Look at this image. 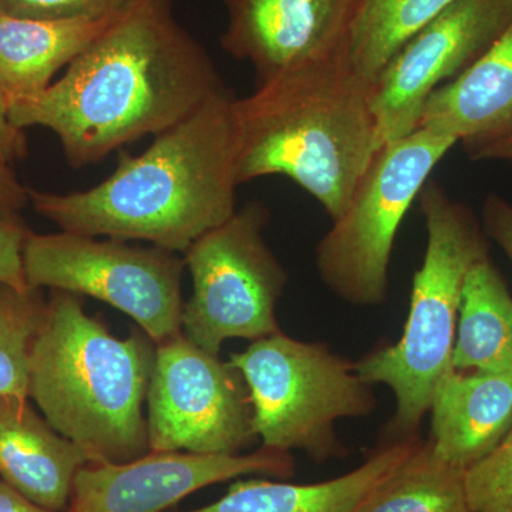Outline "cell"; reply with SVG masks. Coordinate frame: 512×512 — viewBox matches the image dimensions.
Segmentation results:
<instances>
[{
	"instance_id": "6da1fadb",
	"label": "cell",
	"mask_w": 512,
	"mask_h": 512,
	"mask_svg": "<svg viewBox=\"0 0 512 512\" xmlns=\"http://www.w3.org/2000/svg\"><path fill=\"white\" fill-rule=\"evenodd\" d=\"M225 89L171 0H137L45 92L10 100L9 116L23 130L55 133L80 170L164 133Z\"/></svg>"
},
{
	"instance_id": "7a4b0ae2",
	"label": "cell",
	"mask_w": 512,
	"mask_h": 512,
	"mask_svg": "<svg viewBox=\"0 0 512 512\" xmlns=\"http://www.w3.org/2000/svg\"><path fill=\"white\" fill-rule=\"evenodd\" d=\"M234 99L227 89L214 94L89 190L29 188V204L60 231L184 254L238 210Z\"/></svg>"
},
{
	"instance_id": "3957f363",
	"label": "cell",
	"mask_w": 512,
	"mask_h": 512,
	"mask_svg": "<svg viewBox=\"0 0 512 512\" xmlns=\"http://www.w3.org/2000/svg\"><path fill=\"white\" fill-rule=\"evenodd\" d=\"M232 109L238 184L282 175L338 220L380 148L370 83L349 49L258 83Z\"/></svg>"
},
{
	"instance_id": "277c9868",
	"label": "cell",
	"mask_w": 512,
	"mask_h": 512,
	"mask_svg": "<svg viewBox=\"0 0 512 512\" xmlns=\"http://www.w3.org/2000/svg\"><path fill=\"white\" fill-rule=\"evenodd\" d=\"M157 345L143 330L111 335L84 298L52 289L29 356V400L90 461L126 463L150 451L143 413Z\"/></svg>"
},
{
	"instance_id": "5b68a950",
	"label": "cell",
	"mask_w": 512,
	"mask_h": 512,
	"mask_svg": "<svg viewBox=\"0 0 512 512\" xmlns=\"http://www.w3.org/2000/svg\"><path fill=\"white\" fill-rule=\"evenodd\" d=\"M417 201L426 222L427 248L414 274L402 338L355 363L363 380L386 384L396 397L386 431L392 441L416 437L429 413L434 386L453 367L464 282L473 265L490 255L476 215L441 185L429 181Z\"/></svg>"
},
{
	"instance_id": "8992f818",
	"label": "cell",
	"mask_w": 512,
	"mask_h": 512,
	"mask_svg": "<svg viewBox=\"0 0 512 512\" xmlns=\"http://www.w3.org/2000/svg\"><path fill=\"white\" fill-rule=\"evenodd\" d=\"M229 362L248 384L264 447L301 450L316 463L343 457L336 421L366 417L376 409L373 384L325 343L279 332L255 340Z\"/></svg>"
},
{
	"instance_id": "52a82bcc",
	"label": "cell",
	"mask_w": 512,
	"mask_h": 512,
	"mask_svg": "<svg viewBox=\"0 0 512 512\" xmlns=\"http://www.w3.org/2000/svg\"><path fill=\"white\" fill-rule=\"evenodd\" d=\"M456 144L416 128L377 150L348 208L316 248L320 279L342 301L356 306L386 302L397 232L436 165Z\"/></svg>"
},
{
	"instance_id": "ba28073f",
	"label": "cell",
	"mask_w": 512,
	"mask_h": 512,
	"mask_svg": "<svg viewBox=\"0 0 512 512\" xmlns=\"http://www.w3.org/2000/svg\"><path fill=\"white\" fill-rule=\"evenodd\" d=\"M269 218L265 204L248 202L183 254L192 279L183 333L207 352L220 355L229 339L255 342L282 332L276 306L288 274L266 244Z\"/></svg>"
},
{
	"instance_id": "9c48e42d",
	"label": "cell",
	"mask_w": 512,
	"mask_h": 512,
	"mask_svg": "<svg viewBox=\"0 0 512 512\" xmlns=\"http://www.w3.org/2000/svg\"><path fill=\"white\" fill-rule=\"evenodd\" d=\"M30 232L23 264L29 288L90 296L126 313L156 345L183 333L184 258L120 239Z\"/></svg>"
},
{
	"instance_id": "30bf717a",
	"label": "cell",
	"mask_w": 512,
	"mask_h": 512,
	"mask_svg": "<svg viewBox=\"0 0 512 512\" xmlns=\"http://www.w3.org/2000/svg\"><path fill=\"white\" fill-rule=\"evenodd\" d=\"M146 402L150 451L241 454L259 439L242 373L184 333L158 343Z\"/></svg>"
},
{
	"instance_id": "8fae6325",
	"label": "cell",
	"mask_w": 512,
	"mask_h": 512,
	"mask_svg": "<svg viewBox=\"0 0 512 512\" xmlns=\"http://www.w3.org/2000/svg\"><path fill=\"white\" fill-rule=\"evenodd\" d=\"M512 23V0H457L410 37L370 84L380 147L413 133L434 90L484 55Z\"/></svg>"
},
{
	"instance_id": "7c38bea8",
	"label": "cell",
	"mask_w": 512,
	"mask_h": 512,
	"mask_svg": "<svg viewBox=\"0 0 512 512\" xmlns=\"http://www.w3.org/2000/svg\"><path fill=\"white\" fill-rule=\"evenodd\" d=\"M289 451L261 446L249 454L148 451L126 463L89 461L74 480L64 512H165L210 485L234 478H291Z\"/></svg>"
},
{
	"instance_id": "4fadbf2b",
	"label": "cell",
	"mask_w": 512,
	"mask_h": 512,
	"mask_svg": "<svg viewBox=\"0 0 512 512\" xmlns=\"http://www.w3.org/2000/svg\"><path fill=\"white\" fill-rule=\"evenodd\" d=\"M221 47L258 83L349 49L359 0H224Z\"/></svg>"
},
{
	"instance_id": "5bb4252c",
	"label": "cell",
	"mask_w": 512,
	"mask_h": 512,
	"mask_svg": "<svg viewBox=\"0 0 512 512\" xmlns=\"http://www.w3.org/2000/svg\"><path fill=\"white\" fill-rule=\"evenodd\" d=\"M429 412L434 454L466 473L512 429V375L451 367L434 386Z\"/></svg>"
},
{
	"instance_id": "9a60e30c",
	"label": "cell",
	"mask_w": 512,
	"mask_h": 512,
	"mask_svg": "<svg viewBox=\"0 0 512 512\" xmlns=\"http://www.w3.org/2000/svg\"><path fill=\"white\" fill-rule=\"evenodd\" d=\"M463 144L468 156L512 134V23L460 76L434 90L419 126Z\"/></svg>"
},
{
	"instance_id": "2e32d148",
	"label": "cell",
	"mask_w": 512,
	"mask_h": 512,
	"mask_svg": "<svg viewBox=\"0 0 512 512\" xmlns=\"http://www.w3.org/2000/svg\"><path fill=\"white\" fill-rule=\"evenodd\" d=\"M89 457L57 433L25 397L0 394V480L55 512L66 511Z\"/></svg>"
},
{
	"instance_id": "e0dca14e",
	"label": "cell",
	"mask_w": 512,
	"mask_h": 512,
	"mask_svg": "<svg viewBox=\"0 0 512 512\" xmlns=\"http://www.w3.org/2000/svg\"><path fill=\"white\" fill-rule=\"evenodd\" d=\"M419 443L417 437L389 441L355 470L322 483L238 480L220 500L183 512H355L366 495L402 466Z\"/></svg>"
},
{
	"instance_id": "ac0fdd59",
	"label": "cell",
	"mask_w": 512,
	"mask_h": 512,
	"mask_svg": "<svg viewBox=\"0 0 512 512\" xmlns=\"http://www.w3.org/2000/svg\"><path fill=\"white\" fill-rule=\"evenodd\" d=\"M120 13L80 19H30L0 13V89L9 101L45 92L56 74L99 39Z\"/></svg>"
},
{
	"instance_id": "d6986e66",
	"label": "cell",
	"mask_w": 512,
	"mask_h": 512,
	"mask_svg": "<svg viewBox=\"0 0 512 512\" xmlns=\"http://www.w3.org/2000/svg\"><path fill=\"white\" fill-rule=\"evenodd\" d=\"M453 367L512 375V296L490 255L473 265L464 282Z\"/></svg>"
},
{
	"instance_id": "ffe728a7",
	"label": "cell",
	"mask_w": 512,
	"mask_h": 512,
	"mask_svg": "<svg viewBox=\"0 0 512 512\" xmlns=\"http://www.w3.org/2000/svg\"><path fill=\"white\" fill-rule=\"evenodd\" d=\"M464 474L437 457L429 441H420L355 512H471Z\"/></svg>"
},
{
	"instance_id": "44dd1931",
	"label": "cell",
	"mask_w": 512,
	"mask_h": 512,
	"mask_svg": "<svg viewBox=\"0 0 512 512\" xmlns=\"http://www.w3.org/2000/svg\"><path fill=\"white\" fill-rule=\"evenodd\" d=\"M457 0H359L349 37V57L372 84L386 63L420 29Z\"/></svg>"
},
{
	"instance_id": "7402d4cb",
	"label": "cell",
	"mask_w": 512,
	"mask_h": 512,
	"mask_svg": "<svg viewBox=\"0 0 512 512\" xmlns=\"http://www.w3.org/2000/svg\"><path fill=\"white\" fill-rule=\"evenodd\" d=\"M40 289L0 282V394L29 399V356L45 313Z\"/></svg>"
},
{
	"instance_id": "603a6c76",
	"label": "cell",
	"mask_w": 512,
	"mask_h": 512,
	"mask_svg": "<svg viewBox=\"0 0 512 512\" xmlns=\"http://www.w3.org/2000/svg\"><path fill=\"white\" fill-rule=\"evenodd\" d=\"M471 512H512V429L494 451L464 474Z\"/></svg>"
},
{
	"instance_id": "cb8c5ba5",
	"label": "cell",
	"mask_w": 512,
	"mask_h": 512,
	"mask_svg": "<svg viewBox=\"0 0 512 512\" xmlns=\"http://www.w3.org/2000/svg\"><path fill=\"white\" fill-rule=\"evenodd\" d=\"M137 0H0V13L30 19L101 18Z\"/></svg>"
},
{
	"instance_id": "d4e9b609",
	"label": "cell",
	"mask_w": 512,
	"mask_h": 512,
	"mask_svg": "<svg viewBox=\"0 0 512 512\" xmlns=\"http://www.w3.org/2000/svg\"><path fill=\"white\" fill-rule=\"evenodd\" d=\"M28 224L22 220L19 211L0 208V282L29 291L25 276L26 241L30 234Z\"/></svg>"
},
{
	"instance_id": "484cf974",
	"label": "cell",
	"mask_w": 512,
	"mask_h": 512,
	"mask_svg": "<svg viewBox=\"0 0 512 512\" xmlns=\"http://www.w3.org/2000/svg\"><path fill=\"white\" fill-rule=\"evenodd\" d=\"M485 235L493 239L512 264V204L498 194H490L483 205Z\"/></svg>"
},
{
	"instance_id": "4316f807",
	"label": "cell",
	"mask_w": 512,
	"mask_h": 512,
	"mask_svg": "<svg viewBox=\"0 0 512 512\" xmlns=\"http://www.w3.org/2000/svg\"><path fill=\"white\" fill-rule=\"evenodd\" d=\"M26 156L28 138L25 130L10 120L8 96L0 89V167L12 168Z\"/></svg>"
},
{
	"instance_id": "83f0119b",
	"label": "cell",
	"mask_w": 512,
	"mask_h": 512,
	"mask_svg": "<svg viewBox=\"0 0 512 512\" xmlns=\"http://www.w3.org/2000/svg\"><path fill=\"white\" fill-rule=\"evenodd\" d=\"M29 204V188L20 183L12 168L0 167V208L20 211Z\"/></svg>"
},
{
	"instance_id": "f1b7e54d",
	"label": "cell",
	"mask_w": 512,
	"mask_h": 512,
	"mask_svg": "<svg viewBox=\"0 0 512 512\" xmlns=\"http://www.w3.org/2000/svg\"><path fill=\"white\" fill-rule=\"evenodd\" d=\"M0 512H55L33 503L15 488L0 480Z\"/></svg>"
},
{
	"instance_id": "f546056e",
	"label": "cell",
	"mask_w": 512,
	"mask_h": 512,
	"mask_svg": "<svg viewBox=\"0 0 512 512\" xmlns=\"http://www.w3.org/2000/svg\"><path fill=\"white\" fill-rule=\"evenodd\" d=\"M470 158L478 161H503L512 165V134L491 146L481 148Z\"/></svg>"
}]
</instances>
